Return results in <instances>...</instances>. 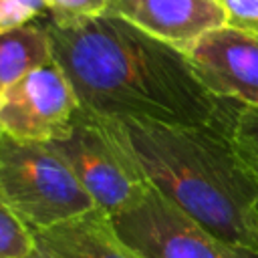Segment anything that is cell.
Wrapping results in <instances>:
<instances>
[{
  "mask_svg": "<svg viewBox=\"0 0 258 258\" xmlns=\"http://www.w3.org/2000/svg\"><path fill=\"white\" fill-rule=\"evenodd\" d=\"M52 60L71 81L81 109L101 119L230 127L240 103L216 97L185 52L133 24L103 14L46 20Z\"/></svg>",
  "mask_w": 258,
  "mask_h": 258,
  "instance_id": "cell-1",
  "label": "cell"
},
{
  "mask_svg": "<svg viewBox=\"0 0 258 258\" xmlns=\"http://www.w3.org/2000/svg\"><path fill=\"white\" fill-rule=\"evenodd\" d=\"M103 121L157 191L224 244L258 250V185L232 147V125Z\"/></svg>",
  "mask_w": 258,
  "mask_h": 258,
  "instance_id": "cell-2",
  "label": "cell"
},
{
  "mask_svg": "<svg viewBox=\"0 0 258 258\" xmlns=\"http://www.w3.org/2000/svg\"><path fill=\"white\" fill-rule=\"evenodd\" d=\"M0 204L32 232L52 228L97 208L48 143L16 139L2 131Z\"/></svg>",
  "mask_w": 258,
  "mask_h": 258,
  "instance_id": "cell-3",
  "label": "cell"
},
{
  "mask_svg": "<svg viewBox=\"0 0 258 258\" xmlns=\"http://www.w3.org/2000/svg\"><path fill=\"white\" fill-rule=\"evenodd\" d=\"M48 145L71 167L97 210L107 216L131 206L151 185L105 121L85 109H79L71 131Z\"/></svg>",
  "mask_w": 258,
  "mask_h": 258,
  "instance_id": "cell-4",
  "label": "cell"
},
{
  "mask_svg": "<svg viewBox=\"0 0 258 258\" xmlns=\"http://www.w3.org/2000/svg\"><path fill=\"white\" fill-rule=\"evenodd\" d=\"M113 228L143 258H230L228 244L210 234L153 185L111 216Z\"/></svg>",
  "mask_w": 258,
  "mask_h": 258,
  "instance_id": "cell-5",
  "label": "cell"
},
{
  "mask_svg": "<svg viewBox=\"0 0 258 258\" xmlns=\"http://www.w3.org/2000/svg\"><path fill=\"white\" fill-rule=\"evenodd\" d=\"M79 109L71 81L52 60L6 89L0 131L16 139L50 143L71 131Z\"/></svg>",
  "mask_w": 258,
  "mask_h": 258,
  "instance_id": "cell-6",
  "label": "cell"
},
{
  "mask_svg": "<svg viewBox=\"0 0 258 258\" xmlns=\"http://www.w3.org/2000/svg\"><path fill=\"white\" fill-rule=\"evenodd\" d=\"M185 56L198 79L220 99L258 107V36L220 26L200 36Z\"/></svg>",
  "mask_w": 258,
  "mask_h": 258,
  "instance_id": "cell-7",
  "label": "cell"
},
{
  "mask_svg": "<svg viewBox=\"0 0 258 258\" xmlns=\"http://www.w3.org/2000/svg\"><path fill=\"white\" fill-rule=\"evenodd\" d=\"M107 14L181 52L206 32L226 24L220 0H111Z\"/></svg>",
  "mask_w": 258,
  "mask_h": 258,
  "instance_id": "cell-8",
  "label": "cell"
},
{
  "mask_svg": "<svg viewBox=\"0 0 258 258\" xmlns=\"http://www.w3.org/2000/svg\"><path fill=\"white\" fill-rule=\"evenodd\" d=\"M32 236L36 248L50 258H143L123 242L111 216L97 208Z\"/></svg>",
  "mask_w": 258,
  "mask_h": 258,
  "instance_id": "cell-9",
  "label": "cell"
},
{
  "mask_svg": "<svg viewBox=\"0 0 258 258\" xmlns=\"http://www.w3.org/2000/svg\"><path fill=\"white\" fill-rule=\"evenodd\" d=\"M52 62V44L44 24L0 30V87L6 91L28 73Z\"/></svg>",
  "mask_w": 258,
  "mask_h": 258,
  "instance_id": "cell-10",
  "label": "cell"
},
{
  "mask_svg": "<svg viewBox=\"0 0 258 258\" xmlns=\"http://www.w3.org/2000/svg\"><path fill=\"white\" fill-rule=\"evenodd\" d=\"M230 141L246 171L258 185V107H236L230 127Z\"/></svg>",
  "mask_w": 258,
  "mask_h": 258,
  "instance_id": "cell-11",
  "label": "cell"
},
{
  "mask_svg": "<svg viewBox=\"0 0 258 258\" xmlns=\"http://www.w3.org/2000/svg\"><path fill=\"white\" fill-rule=\"evenodd\" d=\"M34 248L32 230L0 204V258H24Z\"/></svg>",
  "mask_w": 258,
  "mask_h": 258,
  "instance_id": "cell-12",
  "label": "cell"
},
{
  "mask_svg": "<svg viewBox=\"0 0 258 258\" xmlns=\"http://www.w3.org/2000/svg\"><path fill=\"white\" fill-rule=\"evenodd\" d=\"M44 4L50 12V20L75 22L107 14L111 0H44Z\"/></svg>",
  "mask_w": 258,
  "mask_h": 258,
  "instance_id": "cell-13",
  "label": "cell"
},
{
  "mask_svg": "<svg viewBox=\"0 0 258 258\" xmlns=\"http://www.w3.org/2000/svg\"><path fill=\"white\" fill-rule=\"evenodd\" d=\"M42 10L44 0H0V30L32 22Z\"/></svg>",
  "mask_w": 258,
  "mask_h": 258,
  "instance_id": "cell-14",
  "label": "cell"
},
{
  "mask_svg": "<svg viewBox=\"0 0 258 258\" xmlns=\"http://www.w3.org/2000/svg\"><path fill=\"white\" fill-rule=\"evenodd\" d=\"M226 24L258 36V0H220Z\"/></svg>",
  "mask_w": 258,
  "mask_h": 258,
  "instance_id": "cell-15",
  "label": "cell"
},
{
  "mask_svg": "<svg viewBox=\"0 0 258 258\" xmlns=\"http://www.w3.org/2000/svg\"><path fill=\"white\" fill-rule=\"evenodd\" d=\"M228 254L230 258H258V250L242 248V246H230L228 244Z\"/></svg>",
  "mask_w": 258,
  "mask_h": 258,
  "instance_id": "cell-16",
  "label": "cell"
},
{
  "mask_svg": "<svg viewBox=\"0 0 258 258\" xmlns=\"http://www.w3.org/2000/svg\"><path fill=\"white\" fill-rule=\"evenodd\" d=\"M24 258H50V256H48V254H44L42 250H38V248H34V250H32V252H30L28 256H24Z\"/></svg>",
  "mask_w": 258,
  "mask_h": 258,
  "instance_id": "cell-17",
  "label": "cell"
},
{
  "mask_svg": "<svg viewBox=\"0 0 258 258\" xmlns=\"http://www.w3.org/2000/svg\"><path fill=\"white\" fill-rule=\"evenodd\" d=\"M4 101H6V91L0 87V109L4 107Z\"/></svg>",
  "mask_w": 258,
  "mask_h": 258,
  "instance_id": "cell-18",
  "label": "cell"
}]
</instances>
